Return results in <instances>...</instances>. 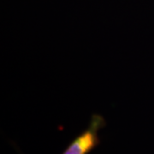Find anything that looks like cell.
<instances>
[{
    "mask_svg": "<svg viewBox=\"0 0 154 154\" xmlns=\"http://www.w3.org/2000/svg\"><path fill=\"white\" fill-rule=\"evenodd\" d=\"M105 126L106 121L103 116L100 114L92 115L88 128L74 138L61 154L91 153L100 145L99 132Z\"/></svg>",
    "mask_w": 154,
    "mask_h": 154,
    "instance_id": "6da1fadb",
    "label": "cell"
}]
</instances>
